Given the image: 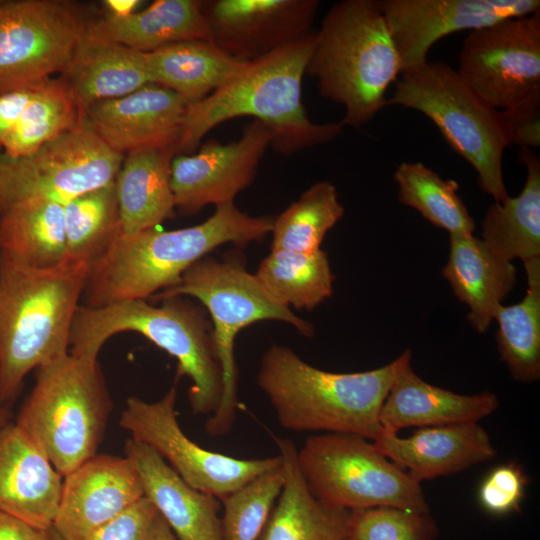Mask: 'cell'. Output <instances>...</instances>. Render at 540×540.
<instances>
[{"label": "cell", "instance_id": "obj_1", "mask_svg": "<svg viewBox=\"0 0 540 540\" xmlns=\"http://www.w3.org/2000/svg\"><path fill=\"white\" fill-rule=\"evenodd\" d=\"M315 32L250 61L222 87L187 106L177 154H192L219 124L251 116L271 131V147L282 155L326 144L343 132L340 122H312L302 103V80Z\"/></svg>", "mask_w": 540, "mask_h": 540}, {"label": "cell", "instance_id": "obj_2", "mask_svg": "<svg viewBox=\"0 0 540 540\" xmlns=\"http://www.w3.org/2000/svg\"><path fill=\"white\" fill-rule=\"evenodd\" d=\"M273 218L254 217L234 203L215 207L204 222L181 229L120 233L89 268L86 306L146 300L176 286L183 273L217 247L245 246L271 233Z\"/></svg>", "mask_w": 540, "mask_h": 540}, {"label": "cell", "instance_id": "obj_3", "mask_svg": "<svg viewBox=\"0 0 540 540\" xmlns=\"http://www.w3.org/2000/svg\"><path fill=\"white\" fill-rule=\"evenodd\" d=\"M88 273L68 258L35 268L0 253V405L15 401L30 371L69 353Z\"/></svg>", "mask_w": 540, "mask_h": 540}, {"label": "cell", "instance_id": "obj_4", "mask_svg": "<svg viewBox=\"0 0 540 540\" xmlns=\"http://www.w3.org/2000/svg\"><path fill=\"white\" fill-rule=\"evenodd\" d=\"M405 350L377 369L335 373L316 368L292 349L272 345L257 374L279 424L294 432L348 433L374 441L383 432L379 415L402 366Z\"/></svg>", "mask_w": 540, "mask_h": 540}, {"label": "cell", "instance_id": "obj_5", "mask_svg": "<svg viewBox=\"0 0 540 540\" xmlns=\"http://www.w3.org/2000/svg\"><path fill=\"white\" fill-rule=\"evenodd\" d=\"M401 60L379 0H342L315 32L305 74L319 93L345 109L341 123L359 128L387 105Z\"/></svg>", "mask_w": 540, "mask_h": 540}, {"label": "cell", "instance_id": "obj_6", "mask_svg": "<svg viewBox=\"0 0 540 540\" xmlns=\"http://www.w3.org/2000/svg\"><path fill=\"white\" fill-rule=\"evenodd\" d=\"M161 301L160 306L142 299L96 308L80 305L71 327L69 353L98 359L102 346L113 335L139 333L177 360L178 377L186 376L192 383L188 392L191 409L211 416L223 391L212 324L205 310L182 297Z\"/></svg>", "mask_w": 540, "mask_h": 540}, {"label": "cell", "instance_id": "obj_7", "mask_svg": "<svg viewBox=\"0 0 540 540\" xmlns=\"http://www.w3.org/2000/svg\"><path fill=\"white\" fill-rule=\"evenodd\" d=\"M111 410L98 359L68 353L37 368L15 424L64 477L97 454Z\"/></svg>", "mask_w": 540, "mask_h": 540}, {"label": "cell", "instance_id": "obj_8", "mask_svg": "<svg viewBox=\"0 0 540 540\" xmlns=\"http://www.w3.org/2000/svg\"><path fill=\"white\" fill-rule=\"evenodd\" d=\"M387 105L419 111L438 128L451 149L476 171L481 190L502 202L509 195L502 158L510 145L502 111L482 99L456 69L425 62L400 75Z\"/></svg>", "mask_w": 540, "mask_h": 540}, {"label": "cell", "instance_id": "obj_9", "mask_svg": "<svg viewBox=\"0 0 540 540\" xmlns=\"http://www.w3.org/2000/svg\"><path fill=\"white\" fill-rule=\"evenodd\" d=\"M161 300L190 296L206 308L212 324L216 355L222 371L223 391L217 410L208 417L205 431L211 436L229 433L238 406V370L234 357V342L245 327L263 320L290 324L301 335L312 337L313 325L278 301L260 282L236 260L219 261L205 256L190 266L180 282L153 295Z\"/></svg>", "mask_w": 540, "mask_h": 540}, {"label": "cell", "instance_id": "obj_10", "mask_svg": "<svg viewBox=\"0 0 540 540\" xmlns=\"http://www.w3.org/2000/svg\"><path fill=\"white\" fill-rule=\"evenodd\" d=\"M456 70L504 113L510 144L540 146V10L470 31Z\"/></svg>", "mask_w": 540, "mask_h": 540}, {"label": "cell", "instance_id": "obj_11", "mask_svg": "<svg viewBox=\"0 0 540 540\" xmlns=\"http://www.w3.org/2000/svg\"><path fill=\"white\" fill-rule=\"evenodd\" d=\"M297 462L311 493L327 506L347 511L395 507L429 513L421 483L362 436L312 435L297 450Z\"/></svg>", "mask_w": 540, "mask_h": 540}, {"label": "cell", "instance_id": "obj_12", "mask_svg": "<svg viewBox=\"0 0 540 540\" xmlns=\"http://www.w3.org/2000/svg\"><path fill=\"white\" fill-rule=\"evenodd\" d=\"M123 159L83 122L28 156L0 151V211L30 199L64 205L114 182Z\"/></svg>", "mask_w": 540, "mask_h": 540}, {"label": "cell", "instance_id": "obj_13", "mask_svg": "<svg viewBox=\"0 0 540 540\" xmlns=\"http://www.w3.org/2000/svg\"><path fill=\"white\" fill-rule=\"evenodd\" d=\"M173 386L158 401L127 399L120 426L150 446L191 487L220 501L261 474L282 464L281 456L241 459L208 450L186 436L177 420Z\"/></svg>", "mask_w": 540, "mask_h": 540}, {"label": "cell", "instance_id": "obj_14", "mask_svg": "<svg viewBox=\"0 0 540 540\" xmlns=\"http://www.w3.org/2000/svg\"><path fill=\"white\" fill-rule=\"evenodd\" d=\"M88 25L66 2L0 1V93L63 73Z\"/></svg>", "mask_w": 540, "mask_h": 540}, {"label": "cell", "instance_id": "obj_15", "mask_svg": "<svg viewBox=\"0 0 540 540\" xmlns=\"http://www.w3.org/2000/svg\"><path fill=\"white\" fill-rule=\"evenodd\" d=\"M272 139L270 129L253 119L237 141L221 144L212 139L195 154L175 155L170 170L175 207L196 214L207 205L234 203L254 181Z\"/></svg>", "mask_w": 540, "mask_h": 540}, {"label": "cell", "instance_id": "obj_16", "mask_svg": "<svg viewBox=\"0 0 540 540\" xmlns=\"http://www.w3.org/2000/svg\"><path fill=\"white\" fill-rule=\"evenodd\" d=\"M402 73L427 62L430 48L454 32L533 14L539 0H379Z\"/></svg>", "mask_w": 540, "mask_h": 540}, {"label": "cell", "instance_id": "obj_17", "mask_svg": "<svg viewBox=\"0 0 540 540\" xmlns=\"http://www.w3.org/2000/svg\"><path fill=\"white\" fill-rule=\"evenodd\" d=\"M318 0L201 1L209 41L243 62L263 57L312 31Z\"/></svg>", "mask_w": 540, "mask_h": 540}, {"label": "cell", "instance_id": "obj_18", "mask_svg": "<svg viewBox=\"0 0 540 540\" xmlns=\"http://www.w3.org/2000/svg\"><path fill=\"white\" fill-rule=\"evenodd\" d=\"M143 497L140 476L127 456L96 454L64 476L52 529L64 540H85Z\"/></svg>", "mask_w": 540, "mask_h": 540}, {"label": "cell", "instance_id": "obj_19", "mask_svg": "<svg viewBox=\"0 0 540 540\" xmlns=\"http://www.w3.org/2000/svg\"><path fill=\"white\" fill-rule=\"evenodd\" d=\"M187 106L172 90L147 84L128 95L89 106L82 122L124 155L144 146L177 142Z\"/></svg>", "mask_w": 540, "mask_h": 540}, {"label": "cell", "instance_id": "obj_20", "mask_svg": "<svg viewBox=\"0 0 540 540\" xmlns=\"http://www.w3.org/2000/svg\"><path fill=\"white\" fill-rule=\"evenodd\" d=\"M63 476L15 423L0 429V510L50 530L56 518Z\"/></svg>", "mask_w": 540, "mask_h": 540}, {"label": "cell", "instance_id": "obj_21", "mask_svg": "<svg viewBox=\"0 0 540 540\" xmlns=\"http://www.w3.org/2000/svg\"><path fill=\"white\" fill-rule=\"evenodd\" d=\"M372 442L419 483L464 471L496 456L488 433L478 422L423 427L405 438L383 430Z\"/></svg>", "mask_w": 540, "mask_h": 540}, {"label": "cell", "instance_id": "obj_22", "mask_svg": "<svg viewBox=\"0 0 540 540\" xmlns=\"http://www.w3.org/2000/svg\"><path fill=\"white\" fill-rule=\"evenodd\" d=\"M124 450L137 469L144 496L178 540H223L220 499L189 486L150 446L129 438Z\"/></svg>", "mask_w": 540, "mask_h": 540}, {"label": "cell", "instance_id": "obj_23", "mask_svg": "<svg viewBox=\"0 0 540 540\" xmlns=\"http://www.w3.org/2000/svg\"><path fill=\"white\" fill-rule=\"evenodd\" d=\"M499 407L489 391L461 395L420 378L406 362L382 405L379 419L384 431L398 433L407 427H434L479 422Z\"/></svg>", "mask_w": 540, "mask_h": 540}, {"label": "cell", "instance_id": "obj_24", "mask_svg": "<svg viewBox=\"0 0 540 540\" xmlns=\"http://www.w3.org/2000/svg\"><path fill=\"white\" fill-rule=\"evenodd\" d=\"M177 142L149 145L127 153L115 179L121 233L157 228L174 216L171 162Z\"/></svg>", "mask_w": 540, "mask_h": 540}, {"label": "cell", "instance_id": "obj_25", "mask_svg": "<svg viewBox=\"0 0 540 540\" xmlns=\"http://www.w3.org/2000/svg\"><path fill=\"white\" fill-rule=\"evenodd\" d=\"M79 108L128 95L149 84L146 52L96 36L88 28L62 73Z\"/></svg>", "mask_w": 540, "mask_h": 540}, {"label": "cell", "instance_id": "obj_26", "mask_svg": "<svg viewBox=\"0 0 540 540\" xmlns=\"http://www.w3.org/2000/svg\"><path fill=\"white\" fill-rule=\"evenodd\" d=\"M284 483L258 540H346L350 512L325 505L309 490L289 438H274Z\"/></svg>", "mask_w": 540, "mask_h": 540}, {"label": "cell", "instance_id": "obj_27", "mask_svg": "<svg viewBox=\"0 0 540 540\" xmlns=\"http://www.w3.org/2000/svg\"><path fill=\"white\" fill-rule=\"evenodd\" d=\"M449 236V254L442 276L454 295L468 306L470 325L484 333L496 309L516 285V267L498 259L473 235Z\"/></svg>", "mask_w": 540, "mask_h": 540}, {"label": "cell", "instance_id": "obj_28", "mask_svg": "<svg viewBox=\"0 0 540 540\" xmlns=\"http://www.w3.org/2000/svg\"><path fill=\"white\" fill-rule=\"evenodd\" d=\"M247 63L204 39L179 41L146 52L149 84L172 90L188 105L222 87Z\"/></svg>", "mask_w": 540, "mask_h": 540}, {"label": "cell", "instance_id": "obj_29", "mask_svg": "<svg viewBox=\"0 0 540 540\" xmlns=\"http://www.w3.org/2000/svg\"><path fill=\"white\" fill-rule=\"evenodd\" d=\"M519 161L526 167L521 193L489 206L480 238L493 255L509 263L540 257V160L532 149L520 148Z\"/></svg>", "mask_w": 540, "mask_h": 540}, {"label": "cell", "instance_id": "obj_30", "mask_svg": "<svg viewBox=\"0 0 540 540\" xmlns=\"http://www.w3.org/2000/svg\"><path fill=\"white\" fill-rule=\"evenodd\" d=\"M88 31L140 52L184 40H209L200 0H157L126 16L108 14L89 23Z\"/></svg>", "mask_w": 540, "mask_h": 540}, {"label": "cell", "instance_id": "obj_31", "mask_svg": "<svg viewBox=\"0 0 540 540\" xmlns=\"http://www.w3.org/2000/svg\"><path fill=\"white\" fill-rule=\"evenodd\" d=\"M0 253L35 268L67 259L64 205L30 199L0 211Z\"/></svg>", "mask_w": 540, "mask_h": 540}, {"label": "cell", "instance_id": "obj_32", "mask_svg": "<svg viewBox=\"0 0 540 540\" xmlns=\"http://www.w3.org/2000/svg\"><path fill=\"white\" fill-rule=\"evenodd\" d=\"M527 276L524 298L499 305L493 316L498 323L497 348L511 377L531 383L540 378V257L523 262Z\"/></svg>", "mask_w": 540, "mask_h": 540}, {"label": "cell", "instance_id": "obj_33", "mask_svg": "<svg viewBox=\"0 0 540 540\" xmlns=\"http://www.w3.org/2000/svg\"><path fill=\"white\" fill-rule=\"evenodd\" d=\"M256 277L282 304L311 311L333 293L334 276L327 253L271 251Z\"/></svg>", "mask_w": 540, "mask_h": 540}, {"label": "cell", "instance_id": "obj_34", "mask_svg": "<svg viewBox=\"0 0 540 540\" xmlns=\"http://www.w3.org/2000/svg\"><path fill=\"white\" fill-rule=\"evenodd\" d=\"M82 123L74 96L61 79H46L35 89L18 122L1 145L3 153L28 156Z\"/></svg>", "mask_w": 540, "mask_h": 540}, {"label": "cell", "instance_id": "obj_35", "mask_svg": "<svg viewBox=\"0 0 540 540\" xmlns=\"http://www.w3.org/2000/svg\"><path fill=\"white\" fill-rule=\"evenodd\" d=\"M398 200L449 235H473L476 224L458 195L459 185L421 162H402L393 175Z\"/></svg>", "mask_w": 540, "mask_h": 540}, {"label": "cell", "instance_id": "obj_36", "mask_svg": "<svg viewBox=\"0 0 540 540\" xmlns=\"http://www.w3.org/2000/svg\"><path fill=\"white\" fill-rule=\"evenodd\" d=\"M336 187L329 181L311 185L286 207L272 226L271 251L312 253L344 215Z\"/></svg>", "mask_w": 540, "mask_h": 540}, {"label": "cell", "instance_id": "obj_37", "mask_svg": "<svg viewBox=\"0 0 540 540\" xmlns=\"http://www.w3.org/2000/svg\"><path fill=\"white\" fill-rule=\"evenodd\" d=\"M67 258L90 266L121 233L115 181L64 204Z\"/></svg>", "mask_w": 540, "mask_h": 540}, {"label": "cell", "instance_id": "obj_38", "mask_svg": "<svg viewBox=\"0 0 540 540\" xmlns=\"http://www.w3.org/2000/svg\"><path fill=\"white\" fill-rule=\"evenodd\" d=\"M283 483L281 464L223 498V540H258Z\"/></svg>", "mask_w": 540, "mask_h": 540}, {"label": "cell", "instance_id": "obj_39", "mask_svg": "<svg viewBox=\"0 0 540 540\" xmlns=\"http://www.w3.org/2000/svg\"><path fill=\"white\" fill-rule=\"evenodd\" d=\"M438 528L429 513L395 507L350 512V540H434Z\"/></svg>", "mask_w": 540, "mask_h": 540}, {"label": "cell", "instance_id": "obj_40", "mask_svg": "<svg viewBox=\"0 0 540 540\" xmlns=\"http://www.w3.org/2000/svg\"><path fill=\"white\" fill-rule=\"evenodd\" d=\"M526 477L513 463L495 467L482 481L478 498L490 513L503 515L517 510L525 494Z\"/></svg>", "mask_w": 540, "mask_h": 540}, {"label": "cell", "instance_id": "obj_41", "mask_svg": "<svg viewBox=\"0 0 540 540\" xmlns=\"http://www.w3.org/2000/svg\"><path fill=\"white\" fill-rule=\"evenodd\" d=\"M158 514L154 504L144 496L85 540H150Z\"/></svg>", "mask_w": 540, "mask_h": 540}, {"label": "cell", "instance_id": "obj_42", "mask_svg": "<svg viewBox=\"0 0 540 540\" xmlns=\"http://www.w3.org/2000/svg\"><path fill=\"white\" fill-rule=\"evenodd\" d=\"M38 84L0 93V147L32 99Z\"/></svg>", "mask_w": 540, "mask_h": 540}, {"label": "cell", "instance_id": "obj_43", "mask_svg": "<svg viewBox=\"0 0 540 540\" xmlns=\"http://www.w3.org/2000/svg\"><path fill=\"white\" fill-rule=\"evenodd\" d=\"M0 540H52L50 530L35 528L0 510Z\"/></svg>", "mask_w": 540, "mask_h": 540}, {"label": "cell", "instance_id": "obj_44", "mask_svg": "<svg viewBox=\"0 0 540 540\" xmlns=\"http://www.w3.org/2000/svg\"><path fill=\"white\" fill-rule=\"evenodd\" d=\"M138 0H106L105 5L109 9V14L113 16H126L134 12L139 5Z\"/></svg>", "mask_w": 540, "mask_h": 540}, {"label": "cell", "instance_id": "obj_45", "mask_svg": "<svg viewBox=\"0 0 540 540\" xmlns=\"http://www.w3.org/2000/svg\"><path fill=\"white\" fill-rule=\"evenodd\" d=\"M150 540H178L165 520L158 514L151 533Z\"/></svg>", "mask_w": 540, "mask_h": 540}, {"label": "cell", "instance_id": "obj_46", "mask_svg": "<svg viewBox=\"0 0 540 540\" xmlns=\"http://www.w3.org/2000/svg\"><path fill=\"white\" fill-rule=\"evenodd\" d=\"M11 411L8 406L0 405V429L10 422Z\"/></svg>", "mask_w": 540, "mask_h": 540}, {"label": "cell", "instance_id": "obj_47", "mask_svg": "<svg viewBox=\"0 0 540 540\" xmlns=\"http://www.w3.org/2000/svg\"><path fill=\"white\" fill-rule=\"evenodd\" d=\"M50 534L52 540H64L52 528L50 529Z\"/></svg>", "mask_w": 540, "mask_h": 540}, {"label": "cell", "instance_id": "obj_48", "mask_svg": "<svg viewBox=\"0 0 540 540\" xmlns=\"http://www.w3.org/2000/svg\"><path fill=\"white\" fill-rule=\"evenodd\" d=\"M346 540H350V539L348 538V539H346Z\"/></svg>", "mask_w": 540, "mask_h": 540}]
</instances>
